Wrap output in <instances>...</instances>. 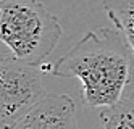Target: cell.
<instances>
[{"instance_id":"obj_2","label":"cell","mask_w":134,"mask_h":129,"mask_svg":"<svg viewBox=\"0 0 134 129\" xmlns=\"http://www.w3.org/2000/svg\"><path fill=\"white\" fill-rule=\"evenodd\" d=\"M63 36V27L41 0H0V42L15 60L39 68Z\"/></svg>"},{"instance_id":"obj_3","label":"cell","mask_w":134,"mask_h":129,"mask_svg":"<svg viewBox=\"0 0 134 129\" xmlns=\"http://www.w3.org/2000/svg\"><path fill=\"white\" fill-rule=\"evenodd\" d=\"M47 92L36 66L15 58L0 61V129H10Z\"/></svg>"},{"instance_id":"obj_6","label":"cell","mask_w":134,"mask_h":129,"mask_svg":"<svg viewBox=\"0 0 134 129\" xmlns=\"http://www.w3.org/2000/svg\"><path fill=\"white\" fill-rule=\"evenodd\" d=\"M103 129H134V92L100 111Z\"/></svg>"},{"instance_id":"obj_1","label":"cell","mask_w":134,"mask_h":129,"mask_svg":"<svg viewBox=\"0 0 134 129\" xmlns=\"http://www.w3.org/2000/svg\"><path fill=\"white\" fill-rule=\"evenodd\" d=\"M132 52L116 27L89 31L49 68L55 77H76L82 84V102L108 108L123 98L129 84Z\"/></svg>"},{"instance_id":"obj_5","label":"cell","mask_w":134,"mask_h":129,"mask_svg":"<svg viewBox=\"0 0 134 129\" xmlns=\"http://www.w3.org/2000/svg\"><path fill=\"white\" fill-rule=\"evenodd\" d=\"M113 26L123 34L134 57V0H102Z\"/></svg>"},{"instance_id":"obj_4","label":"cell","mask_w":134,"mask_h":129,"mask_svg":"<svg viewBox=\"0 0 134 129\" xmlns=\"http://www.w3.org/2000/svg\"><path fill=\"white\" fill-rule=\"evenodd\" d=\"M10 129H78L76 105L66 94L47 92Z\"/></svg>"}]
</instances>
